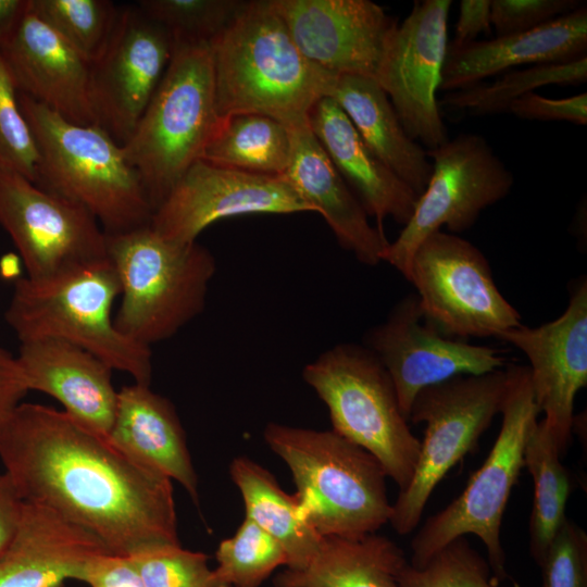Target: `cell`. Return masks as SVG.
Segmentation results:
<instances>
[{"label": "cell", "mask_w": 587, "mask_h": 587, "mask_svg": "<svg viewBox=\"0 0 587 587\" xmlns=\"http://www.w3.org/2000/svg\"><path fill=\"white\" fill-rule=\"evenodd\" d=\"M28 5L29 0H0V46L15 30Z\"/></svg>", "instance_id": "46"}, {"label": "cell", "mask_w": 587, "mask_h": 587, "mask_svg": "<svg viewBox=\"0 0 587 587\" xmlns=\"http://www.w3.org/2000/svg\"><path fill=\"white\" fill-rule=\"evenodd\" d=\"M398 584L399 587H501L488 561L465 537L448 544L421 567L407 563Z\"/></svg>", "instance_id": "36"}, {"label": "cell", "mask_w": 587, "mask_h": 587, "mask_svg": "<svg viewBox=\"0 0 587 587\" xmlns=\"http://www.w3.org/2000/svg\"><path fill=\"white\" fill-rule=\"evenodd\" d=\"M16 357L28 390L51 396L71 417L108 437L118 390L105 362L77 346L50 338L21 342Z\"/></svg>", "instance_id": "21"}, {"label": "cell", "mask_w": 587, "mask_h": 587, "mask_svg": "<svg viewBox=\"0 0 587 587\" xmlns=\"http://www.w3.org/2000/svg\"><path fill=\"white\" fill-rule=\"evenodd\" d=\"M498 339L521 350L529 361V376L540 421L565 455L574 433V402L587 386V282L573 287L565 311L536 327L521 324Z\"/></svg>", "instance_id": "18"}, {"label": "cell", "mask_w": 587, "mask_h": 587, "mask_svg": "<svg viewBox=\"0 0 587 587\" xmlns=\"http://www.w3.org/2000/svg\"><path fill=\"white\" fill-rule=\"evenodd\" d=\"M450 0L415 1L391 32L374 79L409 137L435 149L449 140L436 93L448 48Z\"/></svg>", "instance_id": "14"}, {"label": "cell", "mask_w": 587, "mask_h": 587, "mask_svg": "<svg viewBox=\"0 0 587 587\" xmlns=\"http://www.w3.org/2000/svg\"><path fill=\"white\" fill-rule=\"evenodd\" d=\"M587 82V57L567 62L542 63L498 75L491 83L446 92L441 105L473 115L508 112L510 104L548 85H582Z\"/></svg>", "instance_id": "32"}, {"label": "cell", "mask_w": 587, "mask_h": 587, "mask_svg": "<svg viewBox=\"0 0 587 587\" xmlns=\"http://www.w3.org/2000/svg\"><path fill=\"white\" fill-rule=\"evenodd\" d=\"M497 439L483 465L451 503L429 516L411 541L410 564L423 566L436 552L469 534L484 544L488 563L499 579L508 578L500 541L501 523L513 487L524 469V449L537 423L528 366L511 365Z\"/></svg>", "instance_id": "8"}, {"label": "cell", "mask_w": 587, "mask_h": 587, "mask_svg": "<svg viewBox=\"0 0 587 587\" xmlns=\"http://www.w3.org/2000/svg\"><path fill=\"white\" fill-rule=\"evenodd\" d=\"M24 504L12 479L4 470L0 471V555L15 535Z\"/></svg>", "instance_id": "45"}, {"label": "cell", "mask_w": 587, "mask_h": 587, "mask_svg": "<svg viewBox=\"0 0 587 587\" xmlns=\"http://www.w3.org/2000/svg\"><path fill=\"white\" fill-rule=\"evenodd\" d=\"M545 587H587V535L566 519L539 564Z\"/></svg>", "instance_id": "39"}, {"label": "cell", "mask_w": 587, "mask_h": 587, "mask_svg": "<svg viewBox=\"0 0 587 587\" xmlns=\"http://www.w3.org/2000/svg\"><path fill=\"white\" fill-rule=\"evenodd\" d=\"M291 157L290 129L263 114L221 118L200 160L242 172L282 176Z\"/></svg>", "instance_id": "30"}, {"label": "cell", "mask_w": 587, "mask_h": 587, "mask_svg": "<svg viewBox=\"0 0 587 587\" xmlns=\"http://www.w3.org/2000/svg\"><path fill=\"white\" fill-rule=\"evenodd\" d=\"M29 8L91 63L104 49L120 7L108 0H30Z\"/></svg>", "instance_id": "33"}, {"label": "cell", "mask_w": 587, "mask_h": 587, "mask_svg": "<svg viewBox=\"0 0 587 587\" xmlns=\"http://www.w3.org/2000/svg\"><path fill=\"white\" fill-rule=\"evenodd\" d=\"M107 255L121 288L114 323L129 339L151 348L203 311L216 261L197 241L166 239L148 224L107 234Z\"/></svg>", "instance_id": "6"}, {"label": "cell", "mask_w": 587, "mask_h": 587, "mask_svg": "<svg viewBox=\"0 0 587 587\" xmlns=\"http://www.w3.org/2000/svg\"><path fill=\"white\" fill-rule=\"evenodd\" d=\"M407 563L402 549L386 536H326L305 567L285 569L274 582L276 587H399Z\"/></svg>", "instance_id": "28"}, {"label": "cell", "mask_w": 587, "mask_h": 587, "mask_svg": "<svg viewBox=\"0 0 587 587\" xmlns=\"http://www.w3.org/2000/svg\"><path fill=\"white\" fill-rule=\"evenodd\" d=\"M173 39L137 4L118 8L111 36L90 63L96 125L123 145L154 95L172 57Z\"/></svg>", "instance_id": "15"}, {"label": "cell", "mask_w": 587, "mask_h": 587, "mask_svg": "<svg viewBox=\"0 0 587 587\" xmlns=\"http://www.w3.org/2000/svg\"><path fill=\"white\" fill-rule=\"evenodd\" d=\"M0 460L25 502L82 527L112 554L180 545L172 480L64 411L15 407L0 421Z\"/></svg>", "instance_id": "1"}, {"label": "cell", "mask_w": 587, "mask_h": 587, "mask_svg": "<svg viewBox=\"0 0 587 587\" xmlns=\"http://www.w3.org/2000/svg\"><path fill=\"white\" fill-rule=\"evenodd\" d=\"M268 448L289 467L302 514L323 537H361L389 523L386 473L366 450L332 430L266 424Z\"/></svg>", "instance_id": "5"}, {"label": "cell", "mask_w": 587, "mask_h": 587, "mask_svg": "<svg viewBox=\"0 0 587 587\" xmlns=\"http://www.w3.org/2000/svg\"><path fill=\"white\" fill-rule=\"evenodd\" d=\"M582 4L577 0H492L490 22L497 37L513 35L541 26Z\"/></svg>", "instance_id": "40"}, {"label": "cell", "mask_w": 587, "mask_h": 587, "mask_svg": "<svg viewBox=\"0 0 587 587\" xmlns=\"http://www.w3.org/2000/svg\"><path fill=\"white\" fill-rule=\"evenodd\" d=\"M145 587H230L202 552L166 545L129 557Z\"/></svg>", "instance_id": "37"}, {"label": "cell", "mask_w": 587, "mask_h": 587, "mask_svg": "<svg viewBox=\"0 0 587 587\" xmlns=\"http://www.w3.org/2000/svg\"><path fill=\"white\" fill-rule=\"evenodd\" d=\"M302 378L325 403L333 430L371 453L403 490L414 473L421 440L377 357L365 346L338 344L307 364Z\"/></svg>", "instance_id": "9"}, {"label": "cell", "mask_w": 587, "mask_h": 587, "mask_svg": "<svg viewBox=\"0 0 587 587\" xmlns=\"http://www.w3.org/2000/svg\"><path fill=\"white\" fill-rule=\"evenodd\" d=\"M301 53L336 75L376 74L398 25L370 0H271Z\"/></svg>", "instance_id": "19"}, {"label": "cell", "mask_w": 587, "mask_h": 587, "mask_svg": "<svg viewBox=\"0 0 587 587\" xmlns=\"http://www.w3.org/2000/svg\"><path fill=\"white\" fill-rule=\"evenodd\" d=\"M108 439L135 462L178 482L198 504V477L182 423L172 402L150 385L118 390Z\"/></svg>", "instance_id": "26"}, {"label": "cell", "mask_w": 587, "mask_h": 587, "mask_svg": "<svg viewBox=\"0 0 587 587\" xmlns=\"http://www.w3.org/2000/svg\"><path fill=\"white\" fill-rule=\"evenodd\" d=\"M0 167L37 184L39 153L21 110L18 89L0 50Z\"/></svg>", "instance_id": "38"}, {"label": "cell", "mask_w": 587, "mask_h": 587, "mask_svg": "<svg viewBox=\"0 0 587 587\" xmlns=\"http://www.w3.org/2000/svg\"><path fill=\"white\" fill-rule=\"evenodd\" d=\"M312 212L282 176L262 175L196 161L154 210L150 226L177 242L197 241L212 223L245 214Z\"/></svg>", "instance_id": "17"}, {"label": "cell", "mask_w": 587, "mask_h": 587, "mask_svg": "<svg viewBox=\"0 0 587 587\" xmlns=\"http://www.w3.org/2000/svg\"><path fill=\"white\" fill-rule=\"evenodd\" d=\"M39 153L38 186L85 208L105 234L150 224L153 208L123 147L100 126L70 122L18 92Z\"/></svg>", "instance_id": "3"}, {"label": "cell", "mask_w": 587, "mask_h": 587, "mask_svg": "<svg viewBox=\"0 0 587 587\" xmlns=\"http://www.w3.org/2000/svg\"><path fill=\"white\" fill-rule=\"evenodd\" d=\"M27 391L17 357L0 345V421L21 403Z\"/></svg>", "instance_id": "44"}, {"label": "cell", "mask_w": 587, "mask_h": 587, "mask_svg": "<svg viewBox=\"0 0 587 587\" xmlns=\"http://www.w3.org/2000/svg\"><path fill=\"white\" fill-rule=\"evenodd\" d=\"M364 346L388 373L408 421L412 403L424 388L504 365L497 349L444 335L424 316L415 294L398 301L387 319L366 333Z\"/></svg>", "instance_id": "16"}, {"label": "cell", "mask_w": 587, "mask_h": 587, "mask_svg": "<svg viewBox=\"0 0 587 587\" xmlns=\"http://www.w3.org/2000/svg\"><path fill=\"white\" fill-rule=\"evenodd\" d=\"M229 474L241 494L246 517L280 545L287 557L286 569L305 567L323 536L305 520L297 496L283 490L270 471L247 457L233 459Z\"/></svg>", "instance_id": "29"}, {"label": "cell", "mask_w": 587, "mask_h": 587, "mask_svg": "<svg viewBox=\"0 0 587 587\" xmlns=\"http://www.w3.org/2000/svg\"><path fill=\"white\" fill-rule=\"evenodd\" d=\"M80 582L89 587H145L130 558L110 552L95 555Z\"/></svg>", "instance_id": "42"}, {"label": "cell", "mask_w": 587, "mask_h": 587, "mask_svg": "<svg viewBox=\"0 0 587 587\" xmlns=\"http://www.w3.org/2000/svg\"><path fill=\"white\" fill-rule=\"evenodd\" d=\"M508 112L522 120L563 121L585 126L587 124V93L551 99L532 91L514 100Z\"/></svg>", "instance_id": "41"}, {"label": "cell", "mask_w": 587, "mask_h": 587, "mask_svg": "<svg viewBox=\"0 0 587 587\" xmlns=\"http://www.w3.org/2000/svg\"><path fill=\"white\" fill-rule=\"evenodd\" d=\"M120 294L116 272L107 257L50 277L17 279L4 316L20 342L66 341L95 354L113 371L130 375L135 383L150 385L151 348L115 326L112 309Z\"/></svg>", "instance_id": "4"}, {"label": "cell", "mask_w": 587, "mask_h": 587, "mask_svg": "<svg viewBox=\"0 0 587 587\" xmlns=\"http://www.w3.org/2000/svg\"><path fill=\"white\" fill-rule=\"evenodd\" d=\"M329 97L371 151L420 197L433 173L430 159L409 137L378 83L373 77L340 75Z\"/></svg>", "instance_id": "27"}, {"label": "cell", "mask_w": 587, "mask_h": 587, "mask_svg": "<svg viewBox=\"0 0 587 587\" xmlns=\"http://www.w3.org/2000/svg\"><path fill=\"white\" fill-rule=\"evenodd\" d=\"M217 575L230 587H260L287 557L280 545L249 517L215 552Z\"/></svg>", "instance_id": "34"}, {"label": "cell", "mask_w": 587, "mask_h": 587, "mask_svg": "<svg viewBox=\"0 0 587 587\" xmlns=\"http://www.w3.org/2000/svg\"><path fill=\"white\" fill-rule=\"evenodd\" d=\"M291 157L284 174L302 200L320 213L338 243L361 263L375 266L389 245L338 173L308 123L289 127Z\"/></svg>", "instance_id": "23"}, {"label": "cell", "mask_w": 587, "mask_h": 587, "mask_svg": "<svg viewBox=\"0 0 587 587\" xmlns=\"http://www.w3.org/2000/svg\"><path fill=\"white\" fill-rule=\"evenodd\" d=\"M210 51L221 118L258 113L287 127L308 123L337 79L301 53L271 0L247 1Z\"/></svg>", "instance_id": "2"}, {"label": "cell", "mask_w": 587, "mask_h": 587, "mask_svg": "<svg viewBox=\"0 0 587 587\" xmlns=\"http://www.w3.org/2000/svg\"><path fill=\"white\" fill-rule=\"evenodd\" d=\"M510 382L509 367L482 375H461L421 390L409 422L425 424L411 480L391 503L389 523L399 535L412 533L432 492L447 473L474 452L483 433L501 412Z\"/></svg>", "instance_id": "10"}, {"label": "cell", "mask_w": 587, "mask_h": 587, "mask_svg": "<svg viewBox=\"0 0 587 587\" xmlns=\"http://www.w3.org/2000/svg\"><path fill=\"white\" fill-rule=\"evenodd\" d=\"M308 124L376 227L384 232L387 217L404 226L419 197L371 151L340 107L330 97L320 99Z\"/></svg>", "instance_id": "25"}, {"label": "cell", "mask_w": 587, "mask_h": 587, "mask_svg": "<svg viewBox=\"0 0 587 587\" xmlns=\"http://www.w3.org/2000/svg\"><path fill=\"white\" fill-rule=\"evenodd\" d=\"M0 50L18 92L70 122L96 124L90 101V63L35 15L29 5Z\"/></svg>", "instance_id": "20"}, {"label": "cell", "mask_w": 587, "mask_h": 587, "mask_svg": "<svg viewBox=\"0 0 587 587\" xmlns=\"http://www.w3.org/2000/svg\"><path fill=\"white\" fill-rule=\"evenodd\" d=\"M426 153L433 165L429 182L409 222L383 255L408 280L412 257L429 234L444 226L455 235L467 230L514 185L512 172L478 134H459Z\"/></svg>", "instance_id": "11"}, {"label": "cell", "mask_w": 587, "mask_h": 587, "mask_svg": "<svg viewBox=\"0 0 587 587\" xmlns=\"http://www.w3.org/2000/svg\"><path fill=\"white\" fill-rule=\"evenodd\" d=\"M104 552L110 551L87 530L43 505L25 502L15 535L0 555V587L80 582L89 561Z\"/></svg>", "instance_id": "24"}, {"label": "cell", "mask_w": 587, "mask_h": 587, "mask_svg": "<svg viewBox=\"0 0 587 587\" xmlns=\"http://www.w3.org/2000/svg\"><path fill=\"white\" fill-rule=\"evenodd\" d=\"M554 439L540 421L533 427L524 449V467L534 482L529 517V551L539 565L566 521L565 508L572 489L571 475L561 462Z\"/></svg>", "instance_id": "31"}, {"label": "cell", "mask_w": 587, "mask_h": 587, "mask_svg": "<svg viewBox=\"0 0 587 587\" xmlns=\"http://www.w3.org/2000/svg\"><path fill=\"white\" fill-rule=\"evenodd\" d=\"M220 122L210 43L173 40L166 71L122 145L153 212L200 160Z\"/></svg>", "instance_id": "7"}, {"label": "cell", "mask_w": 587, "mask_h": 587, "mask_svg": "<svg viewBox=\"0 0 587 587\" xmlns=\"http://www.w3.org/2000/svg\"><path fill=\"white\" fill-rule=\"evenodd\" d=\"M490 0H462L454 38L449 45L459 47L475 41L478 35L490 34Z\"/></svg>", "instance_id": "43"}, {"label": "cell", "mask_w": 587, "mask_h": 587, "mask_svg": "<svg viewBox=\"0 0 587 587\" xmlns=\"http://www.w3.org/2000/svg\"><path fill=\"white\" fill-rule=\"evenodd\" d=\"M587 52V7L534 29L459 47L448 43L439 90L475 86L519 65L567 62Z\"/></svg>", "instance_id": "22"}, {"label": "cell", "mask_w": 587, "mask_h": 587, "mask_svg": "<svg viewBox=\"0 0 587 587\" xmlns=\"http://www.w3.org/2000/svg\"><path fill=\"white\" fill-rule=\"evenodd\" d=\"M0 225L26 277L41 279L107 255V234L82 205L0 167Z\"/></svg>", "instance_id": "13"}, {"label": "cell", "mask_w": 587, "mask_h": 587, "mask_svg": "<svg viewBox=\"0 0 587 587\" xmlns=\"http://www.w3.org/2000/svg\"><path fill=\"white\" fill-rule=\"evenodd\" d=\"M246 3L243 0H141L136 4L173 40L210 43Z\"/></svg>", "instance_id": "35"}, {"label": "cell", "mask_w": 587, "mask_h": 587, "mask_svg": "<svg viewBox=\"0 0 587 587\" xmlns=\"http://www.w3.org/2000/svg\"><path fill=\"white\" fill-rule=\"evenodd\" d=\"M409 282L424 316L448 337L497 338L522 324L484 253L459 235L429 234L412 257Z\"/></svg>", "instance_id": "12"}]
</instances>
